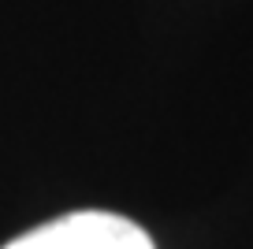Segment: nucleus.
<instances>
[{
	"label": "nucleus",
	"mask_w": 253,
	"mask_h": 249,
	"mask_svg": "<svg viewBox=\"0 0 253 249\" xmlns=\"http://www.w3.org/2000/svg\"><path fill=\"white\" fill-rule=\"evenodd\" d=\"M4 249H157L153 238L116 212H71L19 234Z\"/></svg>",
	"instance_id": "f257e3e1"
}]
</instances>
